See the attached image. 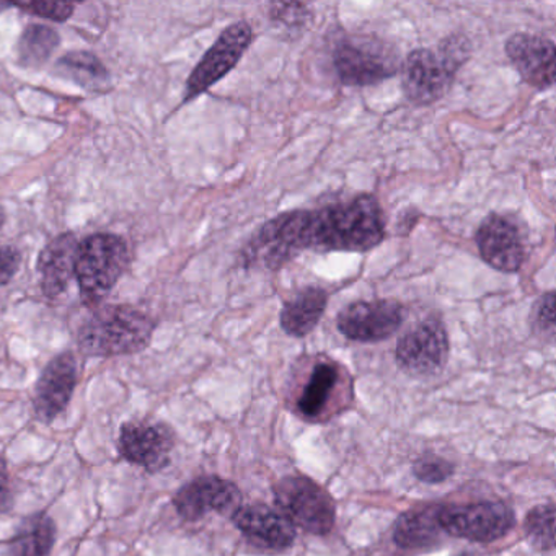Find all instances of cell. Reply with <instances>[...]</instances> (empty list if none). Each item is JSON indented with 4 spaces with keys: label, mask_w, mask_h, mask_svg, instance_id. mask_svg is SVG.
<instances>
[{
    "label": "cell",
    "mask_w": 556,
    "mask_h": 556,
    "mask_svg": "<svg viewBox=\"0 0 556 556\" xmlns=\"http://www.w3.org/2000/svg\"><path fill=\"white\" fill-rule=\"evenodd\" d=\"M386 239V216L372 194H357L318 210L279 214L243 247V266L278 271L305 250L364 253Z\"/></svg>",
    "instance_id": "6da1fadb"
},
{
    "label": "cell",
    "mask_w": 556,
    "mask_h": 556,
    "mask_svg": "<svg viewBox=\"0 0 556 556\" xmlns=\"http://www.w3.org/2000/svg\"><path fill=\"white\" fill-rule=\"evenodd\" d=\"M471 56V43L464 35H448L434 48H419L406 56L402 87L409 103L429 106L451 90L455 76Z\"/></svg>",
    "instance_id": "7a4b0ae2"
},
{
    "label": "cell",
    "mask_w": 556,
    "mask_h": 556,
    "mask_svg": "<svg viewBox=\"0 0 556 556\" xmlns=\"http://www.w3.org/2000/svg\"><path fill=\"white\" fill-rule=\"evenodd\" d=\"M155 321L132 305H109L84 321L77 334L86 356L113 357L146 350L154 334Z\"/></svg>",
    "instance_id": "3957f363"
},
{
    "label": "cell",
    "mask_w": 556,
    "mask_h": 556,
    "mask_svg": "<svg viewBox=\"0 0 556 556\" xmlns=\"http://www.w3.org/2000/svg\"><path fill=\"white\" fill-rule=\"evenodd\" d=\"M129 263L128 243L113 233H96L77 247L76 279L87 305L109 298Z\"/></svg>",
    "instance_id": "277c9868"
},
{
    "label": "cell",
    "mask_w": 556,
    "mask_h": 556,
    "mask_svg": "<svg viewBox=\"0 0 556 556\" xmlns=\"http://www.w3.org/2000/svg\"><path fill=\"white\" fill-rule=\"evenodd\" d=\"M334 74L346 87H370L395 76L400 58L395 48L377 37L346 35L331 51Z\"/></svg>",
    "instance_id": "5b68a950"
},
{
    "label": "cell",
    "mask_w": 556,
    "mask_h": 556,
    "mask_svg": "<svg viewBox=\"0 0 556 556\" xmlns=\"http://www.w3.org/2000/svg\"><path fill=\"white\" fill-rule=\"evenodd\" d=\"M275 501L295 529L314 535H327L337 520V507L330 494L307 477H286L275 486Z\"/></svg>",
    "instance_id": "8992f818"
},
{
    "label": "cell",
    "mask_w": 556,
    "mask_h": 556,
    "mask_svg": "<svg viewBox=\"0 0 556 556\" xmlns=\"http://www.w3.org/2000/svg\"><path fill=\"white\" fill-rule=\"evenodd\" d=\"M439 523L445 535L490 543L506 536L516 526V514L501 501H480L465 506H442Z\"/></svg>",
    "instance_id": "52a82bcc"
},
{
    "label": "cell",
    "mask_w": 556,
    "mask_h": 556,
    "mask_svg": "<svg viewBox=\"0 0 556 556\" xmlns=\"http://www.w3.org/2000/svg\"><path fill=\"white\" fill-rule=\"evenodd\" d=\"M177 434L167 422L129 419L118 434V454L128 464L154 475L170 465Z\"/></svg>",
    "instance_id": "ba28073f"
},
{
    "label": "cell",
    "mask_w": 556,
    "mask_h": 556,
    "mask_svg": "<svg viewBox=\"0 0 556 556\" xmlns=\"http://www.w3.org/2000/svg\"><path fill=\"white\" fill-rule=\"evenodd\" d=\"M448 353L451 344L445 325L438 317H428L400 338L395 357L403 372L429 377L444 369Z\"/></svg>",
    "instance_id": "9c48e42d"
},
{
    "label": "cell",
    "mask_w": 556,
    "mask_h": 556,
    "mask_svg": "<svg viewBox=\"0 0 556 556\" xmlns=\"http://www.w3.org/2000/svg\"><path fill=\"white\" fill-rule=\"evenodd\" d=\"M252 41L253 30L247 22L227 27L188 77L185 102L198 99L220 83L240 63Z\"/></svg>",
    "instance_id": "30bf717a"
},
{
    "label": "cell",
    "mask_w": 556,
    "mask_h": 556,
    "mask_svg": "<svg viewBox=\"0 0 556 556\" xmlns=\"http://www.w3.org/2000/svg\"><path fill=\"white\" fill-rule=\"evenodd\" d=\"M405 318V307L392 299L356 301L341 308L337 327L348 340L356 343H380L393 337Z\"/></svg>",
    "instance_id": "8fae6325"
},
{
    "label": "cell",
    "mask_w": 556,
    "mask_h": 556,
    "mask_svg": "<svg viewBox=\"0 0 556 556\" xmlns=\"http://www.w3.org/2000/svg\"><path fill=\"white\" fill-rule=\"evenodd\" d=\"M239 486L216 475H204L188 481L172 497L178 516L188 522H198L211 513L233 516L243 506Z\"/></svg>",
    "instance_id": "7c38bea8"
},
{
    "label": "cell",
    "mask_w": 556,
    "mask_h": 556,
    "mask_svg": "<svg viewBox=\"0 0 556 556\" xmlns=\"http://www.w3.org/2000/svg\"><path fill=\"white\" fill-rule=\"evenodd\" d=\"M475 243L483 262L496 271L513 275L526 263V245L519 229L501 214L491 213L481 220Z\"/></svg>",
    "instance_id": "4fadbf2b"
},
{
    "label": "cell",
    "mask_w": 556,
    "mask_h": 556,
    "mask_svg": "<svg viewBox=\"0 0 556 556\" xmlns=\"http://www.w3.org/2000/svg\"><path fill=\"white\" fill-rule=\"evenodd\" d=\"M79 383V364L71 351L53 357L38 377L34 392L35 415L51 422L70 406Z\"/></svg>",
    "instance_id": "5bb4252c"
},
{
    "label": "cell",
    "mask_w": 556,
    "mask_h": 556,
    "mask_svg": "<svg viewBox=\"0 0 556 556\" xmlns=\"http://www.w3.org/2000/svg\"><path fill=\"white\" fill-rule=\"evenodd\" d=\"M506 54L527 86L552 89L555 84L556 48L549 38L516 34L506 41Z\"/></svg>",
    "instance_id": "9a60e30c"
},
{
    "label": "cell",
    "mask_w": 556,
    "mask_h": 556,
    "mask_svg": "<svg viewBox=\"0 0 556 556\" xmlns=\"http://www.w3.org/2000/svg\"><path fill=\"white\" fill-rule=\"evenodd\" d=\"M232 522L249 542L262 548L281 552L295 540V527L291 520L265 504L240 506L233 513Z\"/></svg>",
    "instance_id": "2e32d148"
},
{
    "label": "cell",
    "mask_w": 556,
    "mask_h": 556,
    "mask_svg": "<svg viewBox=\"0 0 556 556\" xmlns=\"http://www.w3.org/2000/svg\"><path fill=\"white\" fill-rule=\"evenodd\" d=\"M76 237L73 233H63L51 240L38 260L41 291L47 298L56 299L66 291L73 278H76Z\"/></svg>",
    "instance_id": "e0dca14e"
},
{
    "label": "cell",
    "mask_w": 556,
    "mask_h": 556,
    "mask_svg": "<svg viewBox=\"0 0 556 556\" xmlns=\"http://www.w3.org/2000/svg\"><path fill=\"white\" fill-rule=\"evenodd\" d=\"M439 504L406 510L393 526V540L406 552H425L441 545L445 532L439 523Z\"/></svg>",
    "instance_id": "ac0fdd59"
},
{
    "label": "cell",
    "mask_w": 556,
    "mask_h": 556,
    "mask_svg": "<svg viewBox=\"0 0 556 556\" xmlns=\"http://www.w3.org/2000/svg\"><path fill=\"white\" fill-rule=\"evenodd\" d=\"M58 527L48 513L25 517L14 535L5 540L0 556H51L56 545Z\"/></svg>",
    "instance_id": "d6986e66"
},
{
    "label": "cell",
    "mask_w": 556,
    "mask_h": 556,
    "mask_svg": "<svg viewBox=\"0 0 556 556\" xmlns=\"http://www.w3.org/2000/svg\"><path fill=\"white\" fill-rule=\"evenodd\" d=\"M328 305V292L317 286L299 291L282 305L279 325L292 338H305L317 328Z\"/></svg>",
    "instance_id": "ffe728a7"
},
{
    "label": "cell",
    "mask_w": 556,
    "mask_h": 556,
    "mask_svg": "<svg viewBox=\"0 0 556 556\" xmlns=\"http://www.w3.org/2000/svg\"><path fill=\"white\" fill-rule=\"evenodd\" d=\"M54 73L89 92L106 90L112 80L105 64L96 54L86 53V51H74L61 58L54 67Z\"/></svg>",
    "instance_id": "44dd1931"
},
{
    "label": "cell",
    "mask_w": 556,
    "mask_h": 556,
    "mask_svg": "<svg viewBox=\"0 0 556 556\" xmlns=\"http://www.w3.org/2000/svg\"><path fill=\"white\" fill-rule=\"evenodd\" d=\"M338 379H340V370H338L337 364L327 363V361L315 364L311 377L299 396V413H302L305 418L320 416L327 403L330 402Z\"/></svg>",
    "instance_id": "7402d4cb"
},
{
    "label": "cell",
    "mask_w": 556,
    "mask_h": 556,
    "mask_svg": "<svg viewBox=\"0 0 556 556\" xmlns=\"http://www.w3.org/2000/svg\"><path fill=\"white\" fill-rule=\"evenodd\" d=\"M61 37L47 25H30L25 28L17 45L18 64L27 70L43 67L60 48Z\"/></svg>",
    "instance_id": "603a6c76"
},
{
    "label": "cell",
    "mask_w": 556,
    "mask_h": 556,
    "mask_svg": "<svg viewBox=\"0 0 556 556\" xmlns=\"http://www.w3.org/2000/svg\"><path fill=\"white\" fill-rule=\"evenodd\" d=\"M527 539L533 548L549 553L555 549V504H539L527 514L523 522Z\"/></svg>",
    "instance_id": "cb8c5ba5"
},
{
    "label": "cell",
    "mask_w": 556,
    "mask_h": 556,
    "mask_svg": "<svg viewBox=\"0 0 556 556\" xmlns=\"http://www.w3.org/2000/svg\"><path fill=\"white\" fill-rule=\"evenodd\" d=\"M311 8L305 2H271L268 5V18L282 30L299 35L311 25Z\"/></svg>",
    "instance_id": "d4e9b609"
},
{
    "label": "cell",
    "mask_w": 556,
    "mask_h": 556,
    "mask_svg": "<svg viewBox=\"0 0 556 556\" xmlns=\"http://www.w3.org/2000/svg\"><path fill=\"white\" fill-rule=\"evenodd\" d=\"M454 464L439 455H422L413 464V475L422 483L439 484L454 475Z\"/></svg>",
    "instance_id": "484cf974"
},
{
    "label": "cell",
    "mask_w": 556,
    "mask_h": 556,
    "mask_svg": "<svg viewBox=\"0 0 556 556\" xmlns=\"http://www.w3.org/2000/svg\"><path fill=\"white\" fill-rule=\"evenodd\" d=\"M533 327L543 334V338L552 340L555 337V291L545 292L536 299L532 311Z\"/></svg>",
    "instance_id": "4316f807"
},
{
    "label": "cell",
    "mask_w": 556,
    "mask_h": 556,
    "mask_svg": "<svg viewBox=\"0 0 556 556\" xmlns=\"http://www.w3.org/2000/svg\"><path fill=\"white\" fill-rule=\"evenodd\" d=\"M12 8L22 9L28 14L47 18V21L66 22L67 18L73 17L76 4H67V2H27V4H12Z\"/></svg>",
    "instance_id": "83f0119b"
},
{
    "label": "cell",
    "mask_w": 556,
    "mask_h": 556,
    "mask_svg": "<svg viewBox=\"0 0 556 556\" xmlns=\"http://www.w3.org/2000/svg\"><path fill=\"white\" fill-rule=\"evenodd\" d=\"M21 252L14 247L0 249V286H5L14 279L21 268Z\"/></svg>",
    "instance_id": "f1b7e54d"
},
{
    "label": "cell",
    "mask_w": 556,
    "mask_h": 556,
    "mask_svg": "<svg viewBox=\"0 0 556 556\" xmlns=\"http://www.w3.org/2000/svg\"><path fill=\"white\" fill-rule=\"evenodd\" d=\"M15 494L14 483H12L9 464L2 455H0V514L11 513L14 507Z\"/></svg>",
    "instance_id": "f546056e"
},
{
    "label": "cell",
    "mask_w": 556,
    "mask_h": 556,
    "mask_svg": "<svg viewBox=\"0 0 556 556\" xmlns=\"http://www.w3.org/2000/svg\"><path fill=\"white\" fill-rule=\"evenodd\" d=\"M11 8H12V4H5V2H0V14H2V12L8 11V9H11Z\"/></svg>",
    "instance_id": "4dcf8cb0"
},
{
    "label": "cell",
    "mask_w": 556,
    "mask_h": 556,
    "mask_svg": "<svg viewBox=\"0 0 556 556\" xmlns=\"http://www.w3.org/2000/svg\"><path fill=\"white\" fill-rule=\"evenodd\" d=\"M4 220H5L4 210H2V207H0V227L4 226Z\"/></svg>",
    "instance_id": "1f68e13d"
},
{
    "label": "cell",
    "mask_w": 556,
    "mask_h": 556,
    "mask_svg": "<svg viewBox=\"0 0 556 556\" xmlns=\"http://www.w3.org/2000/svg\"><path fill=\"white\" fill-rule=\"evenodd\" d=\"M458 556H475V555H471V553H460V555Z\"/></svg>",
    "instance_id": "d6a6232c"
}]
</instances>
